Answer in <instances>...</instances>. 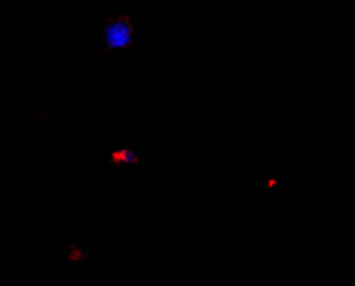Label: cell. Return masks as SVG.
I'll return each instance as SVG.
<instances>
[{"instance_id": "cell-2", "label": "cell", "mask_w": 355, "mask_h": 286, "mask_svg": "<svg viewBox=\"0 0 355 286\" xmlns=\"http://www.w3.org/2000/svg\"><path fill=\"white\" fill-rule=\"evenodd\" d=\"M112 161L120 166H132L138 163V155L132 149H121L114 153Z\"/></svg>"}, {"instance_id": "cell-1", "label": "cell", "mask_w": 355, "mask_h": 286, "mask_svg": "<svg viewBox=\"0 0 355 286\" xmlns=\"http://www.w3.org/2000/svg\"><path fill=\"white\" fill-rule=\"evenodd\" d=\"M105 45L110 51L125 49L133 42V28L130 21L124 17L110 20L103 29Z\"/></svg>"}]
</instances>
